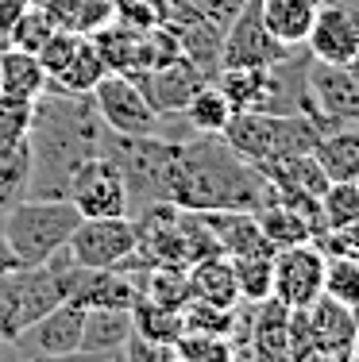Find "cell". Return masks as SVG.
Returning a JSON list of instances; mask_svg holds the SVG:
<instances>
[{"label":"cell","instance_id":"obj_6","mask_svg":"<svg viewBox=\"0 0 359 362\" xmlns=\"http://www.w3.org/2000/svg\"><path fill=\"white\" fill-rule=\"evenodd\" d=\"M66 197H70L74 209L81 212V220H93V216H127V209H132L124 170H120V162L105 151V146H101L97 154H89V158L74 170Z\"/></svg>","mask_w":359,"mask_h":362},{"label":"cell","instance_id":"obj_15","mask_svg":"<svg viewBox=\"0 0 359 362\" xmlns=\"http://www.w3.org/2000/svg\"><path fill=\"white\" fill-rule=\"evenodd\" d=\"M81 324H85V308L78 300H62L47 316H39L23 335L31 339L35 355H74V351H81Z\"/></svg>","mask_w":359,"mask_h":362},{"label":"cell","instance_id":"obj_31","mask_svg":"<svg viewBox=\"0 0 359 362\" xmlns=\"http://www.w3.org/2000/svg\"><path fill=\"white\" fill-rule=\"evenodd\" d=\"M324 297L340 300L355 313L359 305V255L332 251L324 255Z\"/></svg>","mask_w":359,"mask_h":362},{"label":"cell","instance_id":"obj_25","mask_svg":"<svg viewBox=\"0 0 359 362\" xmlns=\"http://www.w3.org/2000/svg\"><path fill=\"white\" fill-rule=\"evenodd\" d=\"M178 47H182V58L193 62L198 70L209 77L220 74V50H224V28L209 20H193L186 28H178Z\"/></svg>","mask_w":359,"mask_h":362},{"label":"cell","instance_id":"obj_18","mask_svg":"<svg viewBox=\"0 0 359 362\" xmlns=\"http://www.w3.org/2000/svg\"><path fill=\"white\" fill-rule=\"evenodd\" d=\"M313 158L324 170L329 181H355L359 177V119L352 124H336L329 132H321Z\"/></svg>","mask_w":359,"mask_h":362},{"label":"cell","instance_id":"obj_22","mask_svg":"<svg viewBox=\"0 0 359 362\" xmlns=\"http://www.w3.org/2000/svg\"><path fill=\"white\" fill-rule=\"evenodd\" d=\"M259 16L275 39L286 47H302L317 16V0H259Z\"/></svg>","mask_w":359,"mask_h":362},{"label":"cell","instance_id":"obj_28","mask_svg":"<svg viewBox=\"0 0 359 362\" xmlns=\"http://www.w3.org/2000/svg\"><path fill=\"white\" fill-rule=\"evenodd\" d=\"M255 220H259L263 235L270 239V247H275V251H278V247H294V243H313L309 223L297 216L294 209H286L282 201H275V197H270L263 209H255Z\"/></svg>","mask_w":359,"mask_h":362},{"label":"cell","instance_id":"obj_46","mask_svg":"<svg viewBox=\"0 0 359 362\" xmlns=\"http://www.w3.org/2000/svg\"><path fill=\"white\" fill-rule=\"evenodd\" d=\"M108 4H113V8H116V4H120V0H108Z\"/></svg>","mask_w":359,"mask_h":362},{"label":"cell","instance_id":"obj_48","mask_svg":"<svg viewBox=\"0 0 359 362\" xmlns=\"http://www.w3.org/2000/svg\"><path fill=\"white\" fill-rule=\"evenodd\" d=\"M355 185H359V177H355Z\"/></svg>","mask_w":359,"mask_h":362},{"label":"cell","instance_id":"obj_36","mask_svg":"<svg viewBox=\"0 0 359 362\" xmlns=\"http://www.w3.org/2000/svg\"><path fill=\"white\" fill-rule=\"evenodd\" d=\"M120 358L124 362H170L178 355H174V343H162V339H151L143 332H132L124 351H120Z\"/></svg>","mask_w":359,"mask_h":362},{"label":"cell","instance_id":"obj_26","mask_svg":"<svg viewBox=\"0 0 359 362\" xmlns=\"http://www.w3.org/2000/svg\"><path fill=\"white\" fill-rule=\"evenodd\" d=\"M182 116L190 119V127L198 135H224V127L232 124L236 108H232V100L224 97V89H220L217 81H205L190 97V105L182 108Z\"/></svg>","mask_w":359,"mask_h":362},{"label":"cell","instance_id":"obj_42","mask_svg":"<svg viewBox=\"0 0 359 362\" xmlns=\"http://www.w3.org/2000/svg\"><path fill=\"white\" fill-rule=\"evenodd\" d=\"M16 266H20V262H16V255L8 251L4 235H0V274H4V270H16Z\"/></svg>","mask_w":359,"mask_h":362},{"label":"cell","instance_id":"obj_10","mask_svg":"<svg viewBox=\"0 0 359 362\" xmlns=\"http://www.w3.org/2000/svg\"><path fill=\"white\" fill-rule=\"evenodd\" d=\"M305 89H309V116L321 124V132L359 119V81L348 66L309 62Z\"/></svg>","mask_w":359,"mask_h":362},{"label":"cell","instance_id":"obj_9","mask_svg":"<svg viewBox=\"0 0 359 362\" xmlns=\"http://www.w3.org/2000/svg\"><path fill=\"white\" fill-rule=\"evenodd\" d=\"M324 293V251L317 243H294L275 251V286L270 297H278L286 308H309Z\"/></svg>","mask_w":359,"mask_h":362},{"label":"cell","instance_id":"obj_3","mask_svg":"<svg viewBox=\"0 0 359 362\" xmlns=\"http://www.w3.org/2000/svg\"><path fill=\"white\" fill-rule=\"evenodd\" d=\"M81 212L70 197H20L0 216V235L20 266H39L58 251H66Z\"/></svg>","mask_w":359,"mask_h":362},{"label":"cell","instance_id":"obj_17","mask_svg":"<svg viewBox=\"0 0 359 362\" xmlns=\"http://www.w3.org/2000/svg\"><path fill=\"white\" fill-rule=\"evenodd\" d=\"M139 297V286L127 281L120 270H81L74 266L70 274V297L81 308H132Z\"/></svg>","mask_w":359,"mask_h":362},{"label":"cell","instance_id":"obj_14","mask_svg":"<svg viewBox=\"0 0 359 362\" xmlns=\"http://www.w3.org/2000/svg\"><path fill=\"white\" fill-rule=\"evenodd\" d=\"M201 216L212 228V235H217L220 255H228V258L275 255V247L263 235V228H259L251 209H212V212H201Z\"/></svg>","mask_w":359,"mask_h":362},{"label":"cell","instance_id":"obj_39","mask_svg":"<svg viewBox=\"0 0 359 362\" xmlns=\"http://www.w3.org/2000/svg\"><path fill=\"white\" fill-rule=\"evenodd\" d=\"M31 0H0V47H8V35H12L16 20L28 12Z\"/></svg>","mask_w":359,"mask_h":362},{"label":"cell","instance_id":"obj_45","mask_svg":"<svg viewBox=\"0 0 359 362\" xmlns=\"http://www.w3.org/2000/svg\"><path fill=\"white\" fill-rule=\"evenodd\" d=\"M101 362H124V358H120V355H113V358H101Z\"/></svg>","mask_w":359,"mask_h":362},{"label":"cell","instance_id":"obj_49","mask_svg":"<svg viewBox=\"0 0 359 362\" xmlns=\"http://www.w3.org/2000/svg\"><path fill=\"white\" fill-rule=\"evenodd\" d=\"M317 4H321V0H317Z\"/></svg>","mask_w":359,"mask_h":362},{"label":"cell","instance_id":"obj_13","mask_svg":"<svg viewBox=\"0 0 359 362\" xmlns=\"http://www.w3.org/2000/svg\"><path fill=\"white\" fill-rule=\"evenodd\" d=\"M132 81L143 89V97L151 100V108L159 112H182L190 105V97L201 89L209 77H205L193 62H186V58H174V62L166 66H155V70H139L132 74Z\"/></svg>","mask_w":359,"mask_h":362},{"label":"cell","instance_id":"obj_16","mask_svg":"<svg viewBox=\"0 0 359 362\" xmlns=\"http://www.w3.org/2000/svg\"><path fill=\"white\" fill-rule=\"evenodd\" d=\"M305 320H309V332H313V347L317 351H329L336 358H352V343H355V313L348 305L332 297H321L305 308Z\"/></svg>","mask_w":359,"mask_h":362},{"label":"cell","instance_id":"obj_29","mask_svg":"<svg viewBox=\"0 0 359 362\" xmlns=\"http://www.w3.org/2000/svg\"><path fill=\"white\" fill-rule=\"evenodd\" d=\"M132 324H135V332L151 335V339H162V343H174L178 335L186 332L182 308L159 305V300L147 297V293H139V297H135V305H132Z\"/></svg>","mask_w":359,"mask_h":362},{"label":"cell","instance_id":"obj_21","mask_svg":"<svg viewBox=\"0 0 359 362\" xmlns=\"http://www.w3.org/2000/svg\"><path fill=\"white\" fill-rule=\"evenodd\" d=\"M47 89H50V77L42 70L39 54L20 47H0V93L39 100Z\"/></svg>","mask_w":359,"mask_h":362},{"label":"cell","instance_id":"obj_19","mask_svg":"<svg viewBox=\"0 0 359 362\" xmlns=\"http://www.w3.org/2000/svg\"><path fill=\"white\" fill-rule=\"evenodd\" d=\"M135 332L132 324V308H85V324H81V351L101 358H113L124 351L127 335Z\"/></svg>","mask_w":359,"mask_h":362},{"label":"cell","instance_id":"obj_30","mask_svg":"<svg viewBox=\"0 0 359 362\" xmlns=\"http://www.w3.org/2000/svg\"><path fill=\"white\" fill-rule=\"evenodd\" d=\"M228 262H232L239 300L259 305V300L270 297V286H275V255H247V258H228Z\"/></svg>","mask_w":359,"mask_h":362},{"label":"cell","instance_id":"obj_38","mask_svg":"<svg viewBox=\"0 0 359 362\" xmlns=\"http://www.w3.org/2000/svg\"><path fill=\"white\" fill-rule=\"evenodd\" d=\"M193 8H198L201 20L217 23V28H228V23L239 16V8L247 4V0H190Z\"/></svg>","mask_w":359,"mask_h":362},{"label":"cell","instance_id":"obj_32","mask_svg":"<svg viewBox=\"0 0 359 362\" xmlns=\"http://www.w3.org/2000/svg\"><path fill=\"white\" fill-rule=\"evenodd\" d=\"M174 355L182 362H239V347L232 343V335L182 332L174 339Z\"/></svg>","mask_w":359,"mask_h":362},{"label":"cell","instance_id":"obj_47","mask_svg":"<svg viewBox=\"0 0 359 362\" xmlns=\"http://www.w3.org/2000/svg\"><path fill=\"white\" fill-rule=\"evenodd\" d=\"M170 362H182V358H170Z\"/></svg>","mask_w":359,"mask_h":362},{"label":"cell","instance_id":"obj_33","mask_svg":"<svg viewBox=\"0 0 359 362\" xmlns=\"http://www.w3.org/2000/svg\"><path fill=\"white\" fill-rule=\"evenodd\" d=\"M321 216L329 231H340L348 220L359 216V185L355 181H329L321 193Z\"/></svg>","mask_w":359,"mask_h":362},{"label":"cell","instance_id":"obj_2","mask_svg":"<svg viewBox=\"0 0 359 362\" xmlns=\"http://www.w3.org/2000/svg\"><path fill=\"white\" fill-rule=\"evenodd\" d=\"M70 251H58L39 266H16L0 274V343L23 339L39 316H47L55 305L70 297Z\"/></svg>","mask_w":359,"mask_h":362},{"label":"cell","instance_id":"obj_35","mask_svg":"<svg viewBox=\"0 0 359 362\" xmlns=\"http://www.w3.org/2000/svg\"><path fill=\"white\" fill-rule=\"evenodd\" d=\"M35 100L28 97H12V93H0V143H16L28 139L31 127H35Z\"/></svg>","mask_w":359,"mask_h":362},{"label":"cell","instance_id":"obj_8","mask_svg":"<svg viewBox=\"0 0 359 362\" xmlns=\"http://www.w3.org/2000/svg\"><path fill=\"white\" fill-rule=\"evenodd\" d=\"M297 47H286L267 31L259 16V0H247L239 8V16L224 28V50H220V70L224 66H278L282 58H290Z\"/></svg>","mask_w":359,"mask_h":362},{"label":"cell","instance_id":"obj_7","mask_svg":"<svg viewBox=\"0 0 359 362\" xmlns=\"http://www.w3.org/2000/svg\"><path fill=\"white\" fill-rule=\"evenodd\" d=\"M93 108H97L101 124L113 135H159V112L151 108V100L143 97V89L132 81L127 74H113L108 70L97 81V89L89 93Z\"/></svg>","mask_w":359,"mask_h":362},{"label":"cell","instance_id":"obj_11","mask_svg":"<svg viewBox=\"0 0 359 362\" xmlns=\"http://www.w3.org/2000/svg\"><path fill=\"white\" fill-rule=\"evenodd\" d=\"M302 47L309 50L313 62L352 66L359 58V20L340 0H321L317 16H313V28Z\"/></svg>","mask_w":359,"mask_h":362},{"label":"cell","instance_id":"obj_34","mask_svg":"<svg viewBox=\"0 0 359 362\" xmlns=\"http://www.w3.org/2000/svg\"><path fill=\"white\" fill-rule=\"evenodd\" d=\"M55 31H58V23L50 20L47 12H42V4H35V0H31L28 12L16 20L12 35H8V47H20V50H31V54H39L42 42L55 35Z\"/></svg>","mask_w":359,"mask_h":362},{"label":"cell","instance_id":"obj_4","mask_svg":"<svg viewBox=\"0 0 359 362\" xmlns=\"http://www.w3.org/2000/svg\"><path fill=\"white\" fill-rule=\"evenodd\" d=\"M220 139L251 166H267L290 154H309L321 139V124L305 112H236Z\"/></svg>","mask_w":359,"mask_h":362},{"label":"cell","instance_id":"obj_37","mask_svg":"<svg viewBox=\"0 0 359 362\" xmlns=\"http://www.w3.org/2000/svg\"><path fill=\"white\" fill-rule=\"evenodd\" d=\"M78 42H81V35H74V31H62V28H58L55 35H50L47 42H42L39 62H42V70H47V77H55V74L62 70L66 62H70V58H74V50H78Z\"/></svg>","mask_w":359,"mask_h":362},{"label":"cell","instance_id":"obj_43","mask_svg":"<svg viewBox=\"0 0 359 362\" xmlns=\"http://www.w3.org/2000/svg\"><path fill=\"white\" fill-rule=\"evenodd\" d=\"M352 358H359V327H355V343H352Z\"/></svg>","mask_w":359,"mask_h":362},{"label":"cell","instance_id":"obj_41","mask_svg":"<svg viewBox=\"0 0 359 362\" xmlns=\"http://www.w3.org/2000/svg\"><path fill=\"white\" fill-rule=\"evenodd\" d=\"M294 362H344V358L329 355V351H305V355H297Z\"/></svg>","mask_w":359,"mask_h":362},{"label":"cell","instance_id":"obj_44","mask_svg":"<svg viewBox=\"0 0 359 362\" xmlns=\"http://www.w3.org/2000/svg\"><path fill=\"white\" fill-rule=\"evenodd\" d=\"M348 70H352V77H355V81H359V58H355L352 66H348Z\"/></svg>","mask_w":359,"mask_h":362},{"label":"cell","instance_id":"obj_5","mask_svg":"<svg viewBox=\"0 0 359 362\" xmlns=\"http://www.w3.org/2000/svg\"><path fill=\"white\" fill-rule=\"evenodd\" d=\"M66 251H70L74 266H81V270H120L127 258H135V251H139V228H135L132 216L81 220L74 228Z\"/></svg>","mask_w":359,"mask_h":362},{"label":"cell","instance_id":"obj_24","mask_svg":"<svg viewBox=\"0 0 359 362\" xmlns=\"http://www.w3.org/2000/svg\"><path fill=\"white\" fill-rule=\"evenodd\" d=\"M108 74L105 58H101L97 42H93L89 35H81L78 50H74V58L62 66L55 77H50V89L58 93H78V97H89L93 89H97V81Z\"/></svg>","mask_w":359,"mask_h":362},{"label":"cell","instance_id":"obj_27","mask_svg":"<svg viewBox=\"0 0 359 362\" xmlns=\"http://www.w3.org/2000/svg\"><path fill=\"white\" fill-rule=\"evenodd\" d=\"M28 181H31V143L28 139L0 143V216L20 197H28Z\"/></svg>","mask_w":359,"mask_h":362},{"label":"cell","instance_id":"obj_12","mask_svg":"<svg viewBox=\"0 0 359 362\" xmlns=\"http://www.w3.org/2000/svg\"><path fill=\"white\" fill-rule=\"evenodd\" d=\"M239 362H294L290 358V308L278 297L251 305Z\"/></svg>","mask_w":359,"mask_h":362},{"label":"cell","instance_id":"obj_40","mask_svg":"<svg viewBox=\"0 0 359 362\" xmlns=\"http://www.w3.org/2000/svg\"><path fill=\"white\" fill-rule=\"evenodd\" d=\"M16 362H101V355L74 351V355H31V358H16Z\"/></svg>","mask_w":359,"mask_h":362},{"label":"cell","instance_id":"obj_1","mask_svg":"<svg viewBox=\"0 0 359 362\" xmlns=\"http://www.w3.org/2000/svg\"><path fill=\"white\" fill-rule=\"evenodd\" d=\"M275 197L259 166L228 146L220 135H198L174 151V177H170V204L190 212L212 209H263Z\"/></svg>","mask_w":359,"mask_h":362},{"label":"cell","instance_id":"obj_20","mask_svg":"<svg viewBox=\"0 0 359 362\" xmlns=\"http://www.w3.org/2000/svg\"><path fill=\"white\" fill-rule=\"evenodd\" d=\"M186 286H190L193 300H209V305H220V308L239 305V289H236L228 255H212V258L186 266Z\"/></svg>","mask_w":359,"mask_h":362},{"label":"cell","instance_id":"obj_23","mask_svg":"<svg viewBox=\"0 0 359 362\" xmlns=\"http://www.w3.org/2000/svg\"><path fill=\"white\" fill-rule=\"evenodd\" d=\"M35 4H42V12L74 35H97L105 23L116 20V8L108 0H35Z\"/></svg>","mask_w":359,"mask_h":362}]
</instances>
